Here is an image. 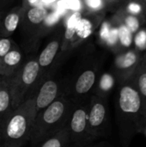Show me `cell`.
<instances>
[{"instance_id":"cell-1","label":"cell","mask_w":146,"mask_h":147,"mask_svg":"<svg viewBox=\"0 0 146 147\" xmlns=\"http://www.w3.org/2000/svg\"><path fill=\"white\" fill-rule=\"evenodd\" d=\"M117 85L116 123L120 143L123 147H129L133 139L144 131L146 124V107L132 78Z\"/></svg>"},{"instance_id":"cell-2","label":"cell","mask_w":146,"mask_h":147,"mask_svg":"<svg viewBox=\"0 0 146 147\" xmlns=\"http://www.w3.org/2000/svg\"><path fill=\"white\" fill-rule=\"evenodd\" d=\"M74 103L65 94L61 95L46 108L39 111L34 120L29 142L34 147L47 137L65 127Z\"/></svg>"},{"instance_id":"cell-3","label":"cell","mask_w":146,"mask_h":147,"mask_svg":"<svg viewBox=\"0 0 146 147\" xmlns=\"http://www.w3.org/2000/svg\"><path fill=\"white\" fill-rule=\"evenodd\" d=\"M36 115L33 96L14 109L0 130V147H22L29 140Z\"/></svg>"},{"instance_id":"cell-4","label":"cell","mask_w":146,"mask_h":147,"mask_svg":"<svg viewBox=\"0 0 146 147\" xmlns=\"http://www.w3.org/2000/svg\"><path fill=\"white\" fill-rule=\"evenodd\" d=\"M40 82V69L36 59L27 61L7 80L13 109H17L34 95Z\"/></svg>"},{"instance_id":"cell-5","label":"cell","mask_w":146,"mask_h":147,"mask_svg":"<svg viewBox=\"0 0 146 147\" xmlns=\"http://www.w3.org/2000/svg\"><path fill=\"white\" fill-rule=\"evenodd\" d=\"M88 123L92 142L109 136L111 123L108 98H102L96 95L89 96Z\"/></svg>"},{"instance_id":"cell-6","label":"cell","mask_w":146,"mask_h":147,"mask_svg":"<svg viewBox=\"0 0 146 147\" xmlns=\"http://www.w3.org/2000/svg\"><path fill=\"white\" fill-rule=\"evenodd\" d=\"M89 98L74 104L67 124L71 144L75 147H83L92 142L88 123Z\"/></svg>"},{"instance_id":"cell-7","label":"cell","mask_w":146,"mask_h":147,"mask_svg":"<svg viewBox=\"0 0 146 147\" xmlns=\"http://www.w3.org/2000/svg\"><path fill=\"white\" fill-rule=\"evenodd\" d=\"M98 77L97 65L85 67L69 84L65 85V94L74 104L88 100L92 95Z\"/></svg>"},{"instance_id":"cell-8","label":"cell","mask_w":146,"mask_h":147,"mask_svg":"<svg viewBox=\"0 0 146 147\" xmlns=\"http://www.w3.org/2000/svg\"><path fill=\"white\" fill-rule=\"evenodd\" d=\"M65 85L60 84L58 79L46 75L40 81L33 95L36 114L65 94Z\"/></svg>"},{"instance_id":"cell-9","label":"cell","mask_w":146,"mask_h":147,"mask_svg":"<svg viewBox=\"0 0 146 147\" xmlns=\"http://www.w3.org/2000/svg\"><path fill=\"white\" fill-rule=\"evenodd\" d=\"M141 57L142 54L135 48H130L116 55L112 72L116 77L118 84L132 78L139 65Z\"/></svg>"},{"instance_id":"cell-10","label":"cell","mask_w":146,"mask_h":147,"mask_svg":"<svg viewBox=\"0 0 146 147\" xmlns=\"http://www.w3.org/2000/svg\"><path fill=\"white\" fill-rule=\"evenodd\" d=\"M22 54L17 47H13L6 55L0 59V77L9 79L22 66Z\"/></svg>"},{"instance_id":"cell-11","label":"cell","mask_w":146,"mask_h":147,"mask_svg":"<svg viewBox=\"0 0 146 147\" xmlns=\"http://www.w3.org/2000/svg\"><path fill=\"white\" fill-rule=\"evenodd\" d=\"M116 84H118L117 78L112 71L103 72L99 75L93 89L92 95L102 98H108Z\"/></svg>"},{"instance_id":"cell-12","label":"cell","mask_w":146,"mask_h":147,"mask_svg":"<svg viewBox=\"0 0 146 147\" xmlns=\"http://www.w3.org/2000/svg\"><path fill=\"white\" fill-rule=\"evenodd\" d=\"M59 48V41L54 40L49 42L43 49L38 58V63L40 69V81L45 78V71L52 64L54 59L57 56Z\"/></svg>"},{"instance_id":"cell-13","label":"cell","mask_w":146,"mask_h":147,"mask_svg":"<svg viewBox=\"0 0 146 147\" xmlns=\"http://www.w3.org/2000/svg\"><path fill=\"white\" fill-rule=\"evenodd\" d=\"M132 79L146 107V52L142 54L139 65L132 76Z\"/></svg>"},{"instance_id":"cell-14","label":"cell","mask_w":146,"mask_h":147,"mask_svg":"<svg viewBox=\"0 0 146 147\" xmlns=\"http://www.w3.org/2000/svg\"><path fill=\"white\" fill-rule=\"evenodd\" d=\"M71 145L69 130L66 126L59 132L47 137L34 147H68Z\"/></svg>"},{"instance_id":"cell-15","label":"cell","mask_w":146,"mask_h":147,"mask_svg":"<svg viewBox=\"0 0 146 147\" xmlns=\"http://www.w3.org/2000/svg\"><path fill=\"white\" fill-rule=\"evenodd\" d=\"M13 108L11 106V98L9 95V90L8 87V83L3 87L0 91V130L3 127L4 123L13 112Z\"/></svg>"},{"instance_id":"cell-16","label":"cell","mask_w":146,"mask_h":147,"mask_svg":"<svg viewBox=\"0 0 146 147\" xmlns=\"http://www.w3.org/2000/svg\"><path fill=\"white\" fill-rule=\"evenodd\" d=\"M122 23L125 24V26L134 34L136 32H138L144 25L145 22V16H134L128 14L123 10L121 8L120 12H118V15L116 16Z\"/></svg>"},{"instance_id":"cell-17","label":"cell","mask_w":146,"mask_h":147,"mask_svg":"<svg viewBox=\"0 0 146 147\" xmlns=\"http://www.w3.org/2000/svg\"><path fill=\"white\" fill-rule=\"evenodd\" d=\"M115 22L117 23V27H118L119 42H118L117 53H119L120 52L132 48V46L133 44V34L117 17L115 19Z\"/></svg>"},{"instance_id":"cell-18","label":"cell","mask_w":146,"mask_h":147,"mask_svg":"<svg viewBox=\"0 0 146 147\" xmlns=\"http://www.w3.org/2000/svg\"><path fill=\"white\" fill-rule=\"evenodd\" d=\"M94 28H95V24L93 23L92 20L89 18L82 17V19L79 21L77 26L76 34L77 35L79 39L84 40L92 34Z\"/></svg>"},{"instance_id":"cell-19","label":"cell","mask_w":146,"mask_h":147,"mask_svg":"<svg viewBox=\"0 0 146 147\" xmlns=\"http://www.w3.org/2000/svg\"><path fill=\"white\" fill-rule=\"evenodd\" d=\"M82 19V14L80 11H74L69 17L67 23H66V29H65V40H72L73 36L76 34L77 26L79 21Z\"/></svg>"},{"instance_id":"cell-20","label":"cell","mask_w":146,"mask_h":147,"mask_svg":"<svg viewBox=\"0 0 146 147\" xmlns=\"http://www.w3.org/2000/svg\"><path fill=\"white\" fill-rule=\"evenodd\" d=\"M27 16H28V19L29 20L30 22H32L34 24H39L45 21V19L47 16V12L45 8L35 6V7L31 8L28 11Z\"/></svg>"},{"instance_id":"cell-21","label":"cell","mask_w":146,"mask_h":147,"mask_svg":"<svg viewBox=\"0 0 146 147\" xmlns=\"http://www.w3.org/2000/svg\"><path fill=\"white\" fill-rule=\"evenodd\" d=\"M134 48L141 54L146 52V27L143 26L133 34Z\"/></svg>"},{"instance_id":"cell-22","label":"cell","mask_w":146,"mask_h":147,"mask_svg":"<svg viewBox=\"0 0 146 147\" xmlns=\"http://www.w3.org/2000/svg\"><path fill=\"white\" fill-rule=\"evenodd\" d=\"M19 20H20V14H19V12H17L15 10L10 12L9 15H7V16L4 19L5 29L9 33L14 32L16 29L17 26H18Z\"/></svg>"},{"instance_id":"cell-23","label":"cell","mask_w":146,"mask_h":147,"mask_svg":"<svg viewBox=\"0 0 146 147\" xmlns=\"http://www.w3.org/2000/svg\"><path fill=\"white\" fill-rule=\"evenodd\" d=\"M123 10L128 14L134 16H145V7L143 3L136 1H127L125 7L122 8Z\"/></svg>"},{"instance_id":"cell-24","label":"cell","mask_w":146,"mask_h":147,"mask_svg":"<svg viewBox=\"0 0 146 147\" xmlns=\"http://www.w3.org/2000/svg\"><path fill=\"white\" fill-rule=\"evenodd\" d=\"M105 42L109 47L114 48V50H116V53H117L119 37H118V27H117L116 22H115L114 25H112L111 29H110L109 34H108V36Z\"/></svg>"},{"instance_id":"cell-25","label":"cell","mask_w":146,"mask_h":147,"mask_svg":"<svg viewBox=\"0 0 146 147\" xmlns=\"http://www.w3.org/2000/svg\"><path fill=\"white\" fill-rule=\"evenodd\" d=\"M59 8L63 9H72L79 11L81 9V2L79 0H61L58 3Z\"/></svg>"},{"instance_id":"cell-26","label":"cell","mask_w":146,"mask_h":147,"mask_svg":"<svg viewBox=\"0 0 146 147\" xmlns=\"http://www.w3.org/2000/svg\"><path fill=\"white\" fill-rule=\"evenodd\" d=\"M15 44L7 38H1L0 39V59H2L4 55H6L13 47Z\"/></svg>"},{"instance_id":"cell-27","label":"cell","mask_w":146,"mask_h":147,"mask_svg":"<svg viewBox=\"0 0 146 147\" xmlns=\"http://www.w3.org/2000/svg\"><path fill=\"white\" fill-rule=\"evenodd\" d=\"M86 5L92 10H100L104 6L103 0H84Z\"/></svg>"},{"instance_id":"cell-28","label":"cell","mask_w":146,"mask_h":147,"mask_svg":"<svg viewBox=\"0 0 146 147\" xmlns=\"http://www.w3.org/2000/svg\"><path fill=\"white\" fill-rule=\"evenodd\" d=\"M111 27H112V24L109 23V22H105L102 24V27L101 31H100V36H101V39L103 41H106L108 36L109 31L111 29Z\"/></svg>"},{"instance_id":"cell-29","label":"cell","mask_w":146,"mask_h":147,"mask_svg":"<svg viewBox=\"0 0 146 147\" xmlns=\"http://www.w3.org/2000/svg\"><path fill=\"white\" fill-rule=\"evenodd\" d=\"M59 19V12H54L52 14H50L49 16H46L45 21L46 25H53L56 22H58V20Z\"/></svg>"},{"instance_id":"cell-30","label":"cell","mask_w":146,"mask_h":147,"mask_svg":"<svg viewBox=\"0 0 146 147\" xmlns=\"http://www.w3.org/2000/svg\"><path fill=\"white\" fill-rule=\"evenodd\" d=\"M99 147H114V146H112L110 143H108V142H107V141H101Z\"/></svg>"},{"instance_id":"cell-31","label":"cell","mask_w":146,"mask_h":147,"mask_svg":"<svg viewBox=\"0 0 146 147\" xmlns=\"http://www.w3.org/2000/svg\"><path fill=\"white\" fill-rule=\"evenodd\" d=\"M5 84H6V79L2 78V79L0 80V91L2 90V89H3V87L4 86Z\"/></svg>"},{"instance_id":"cell-32","label":"cell","mask_w":146,"mask_h":147,"mask_svg":"<svg viewBox=\"0 0 146 147\" xmlns=\"http://www.w3.org/2000/svg\"><path fill=\"white\" fill-rule=\"evenodd\" d=\"M100 143H101V142H98V143H95V142H94V143H92V144H90V145H88V146L83 147H99Z\"/></svg>"},{"instance_id":"cell-33","label":"cell","mask_w":146,"mask_h":147,"mask_svg":"<svg viewBox=\"0 0 146 147\" xmlns=\"http://www.w3.org/2000/svg\"><path fill=\"white\" fill-rule=\"evenodd\" d=\"M44 3H52V2H54L55 0H42Z\"/></svg>"},{"instance_id":"cell-34","label":"cell","mask_w":146,"mask_h":147,"mask_svg":"<svg viewBox=\"0 0 146 147\" xmlns=\"http://www.w3.org/2000/svg\"><path fill=\"white\" fill-rule=\"evenodd\" d=\"M28 2H29V3H31V4H33V3H36L38 0H28Z\"/></svg>"},{"instance_id":"cell-35","label":"cell","mask_w":146,"mask_h":147,"mask_svg":"<svg viewBox=\"0 0 146 147\" xmlns=\"http://www.w3.org/2000/svg\"><path fill=\"white\" fill-rule=\"evenodd\" d=\"M145 136V138H146V124H145V128H144V131H143V133H142Z\"/></svg>"},{"instance_id":"cell-36","label":"cell","mask_w":146,"mask_h":147,"mask_svg":"<svg viewBox=\"0 0 146 147\" xmlns=\"http://www.w3.org/2000/svg\"><path fill=\"white\" fill-rule=\"evenodd\" d=\"M128 1V0H127ZM129 1H136V2H139V3H143V1L144 0H129ZM144 5V4H143Z\"/></svg>"},{"instance_id":"cell-37","label":"cell","mask_w":146,"mask_h":147,"mask_svg":"<svg viewBox=\"0 0 146 147\" xmlns=\"http://www.w3.org/2000/svg\"><path fill=\"white\" fill-rule=\"evenodd\" d=\"M143 4H144V7H146V0L143 1Z\"/></svg>"},{"instance_id":"cell-38","label":"cell","mask_w":146,"mask_h":147,"mask_svg":"<svg viewBox=\"0 0 146 147\" xmlns=\"http://www.w3.org/2000/svg\"><path fill=\"white\" fill-rule=\"evenodd\" d=\"M145 16H146V7H145Z\"/></svg>"},{"instance_id":"cell-39","label":"cell","mask_w":146,"mask_h":147,"mask_svg":"<svg viewBox=\"0 0 146 147\" xmlns=\"http://www.w3.org/2000/svg\"><path fill=\"white\" fill-rule=\"evenodd\" d=\"M68 147H75V146H72V145H71L70 146H68Z\"/></svg>"},{"instance_id":"cell-40","label":"cell","mask_w":146,"mask_h":147,"mask_svg":"<svg viewBox=\"0 0 146 147\" xmlns=\"http://www.w3.org/2000/svg\"><path fill=\"white\" fill-rule=\"evenodd\" d=\"M1 79H2V78H1V77H0V80H1Z\"/></svg>"}]
</instances>
